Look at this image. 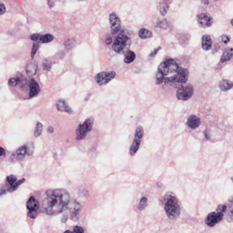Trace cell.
I'll return each mask as SVG.
<instances>
[{"instance_id": "cell-39", "label": "cell", "mask_w": 233, "mask_h": 233, "mask_svg": "<svg viewBox=\"0 0 233 233\" xmlns=\"http://www.w3.org/2000/svg\"><path fill=\"white\" fill-rule=\"evenodd\" d=\"M161 49V47H158L157 49H155L150 55V57H153V56H155L157 54V53L159 51V50Z\"/></svg>"}, {"instance_id": "cell-21", "label": "cell", "mask_w": 233, "mask_h": 233, "mask_svg": "<svg viewBox=\"0 0 233 233\" xmlns=\"http://www.w3.org/2000/svg\"><path fill=\"white\" fill-rule=\"evenodd\" d=\"M136 57V56L135 53L132 51L129 50L124 53V63L127 64H131L134 61Z\"/></svg>"}, {"instance_id": "cell-36", "label": "cell", "mask_w": 233, "mask_h": 233, "mask_svg": "<svg viewBox=\"0 0 233 233\" xmlns=\"http://www.w3.org/2000/svg\"><path fill=\"white\" fill-rule=\"evenodd\" d=\"M41 35L39 34H34L30 36L29 38L33 41H39Z\"/></svg>"}, {"instance_id": "cell-42", "label": "cell", "mask_w": 233, "mask_h": 233, "mask_svg": "<svg viewBox=\"0 0 233 233\" xmlns=\"http://www.w3.org/2000/svg\"><path fill=\"white\" fill-rule=\"evenodd\" d=\"M47 131L49 134H52L54 132L53 128L51 126H49L47 128Z\"/></svg>"}, {"instance_id": "cell-43", "label": "cell", "mask_w": 233, "mask_h": 233, "mask_svg": "<svg viewBox=\"0 0 233 233\" xmlns=\"http://www.w3.org/2000/svg\"><path fill=\"white\" fill-rule=\"evenodd\" d=\"M68 215H67L66 213H65L64 215V216H63V217H62V222H63L64 223L66 222V221H67V219H68Z\"/></svg>"}, {"instance_id": "cell-25", "label": "cell", "mask_w": 233, "mask_h": 233, "mask_svg": "<svg viewBox=\"0 0 233 233\" xmlns=\"http://www.w3.org/2000/svg\"><path fill=\"white\" fill-rule=\"evenodd\" d=\"M54 39V37L50 34H47L44 35H41L39 41L41 43H47L52 41Z\"/></svg>"}, {"instance_id": "cell-29", "label": "cell", "mask_w": 233, "mask_h": 233, "mask_svg": "<svg viewBox=\"0 0 233 233\" xmlns=\"http://www.w3.org/2000/svg\"><path fill=\"white\" fill-rule=\"evenodd\" d=\"M169 6L167 3H164L160 6V13L162 16H164L168 11Z\"/></svg>"}, {"instance_id": "cell-11", "label": "cell", "mask_w": 233, "mask_h": 233, "mask_svg": "<svg viewBox=\"0 0 233 233\" xmlns=\"http://www.w3.org/2000/svg\"><path fill=\"white\" fill-rule=\"evenodd\" d=\"M109 20L111 25V33L113 34H115L120 30L121 28L120 20L116 13H115L110 14Z\"/></svg>"}, {"instance_id": "cell-46", "label": "cell", "mask_w": 233, "mask_h": 233, "mask_svg": "<svg viewBox=\"0 0 233 233\" xmlns=\"http://www.w3.org/2000/svg\"><path fill=\"white\" fill-rule=\"evenodd\" d=\"M64 233H74L73 232L71 231H70V230H68V231H66L65 232H64Z\"/></svg>"}, {"instance_id": "cell-26", "label": "cell", "mask_w": 233, "mask_h": 233, "mask_svg": "<svg viewBox=\"0 0 233 233\" xmlns=\"http://www.w3.org/2000/svg\"><path fill=\"white\" fill-rule=\"evenodd\" d=\"M43 130V125L40 122H37L35 130L34 131V136L36 138L38 137L41 135Z\"/></svg>"}, {"instance_id": "cell-35", "label": "cell", "mask_w": 233, "mask_h": 233, "mask_svg": "<svg viewBox=\"0 0 233 233\" xmlns=\"http://www.w3.org/2000/svg\"><path fill=\"white\" fill-rule=\"evenodd\" d=\"M73 232L74 233H84V230L82 227L75 226L73 228Z\"/></svg>"}, {"instance_id": "cell-10", "label": "cell", "mask_w": 233, "mask_h": 233, "mask_svg": "<svg viewBox=\"0 0 233 233\" xmlns=\"http://www.w3.org/2000/svg\"><path fill=\"white\" fill-rule=\"evenodd\" d=\"M223 218V213L214 211L208 215L204 223L208 227H213L222 220Z\"/></svg>"}, {"instance_id": "cell-44", "label": "cell", "mask_w": 233, "mask_h": 233, "mask_svg": "<svg viewBox=\"0 0 233 233\" xmlns=\"http://www.w3.org/2000/svg\"><path fill=\"white\" fill-rule=\"evenodd\" d=\"M112 42V39L111 38L109 37V38H107L106 40L105 41V43L107 45H110Z\"/></svg>"}, {"instance_id": "cell-34", "label": "cell", "mask_w": 233, "mask_h": 233, "mask_svg": "<svg viewBox=\"0 0 233 233\" xmlns=\"http://www.w3.org/2000/svg\"><path fill=\"white\" fill-rule=\"evenodd\" d=\"M50 63L49 61L46 60L45 62H43V65H42V67H43V69L45 70H50L51 68Z\"/></svg>"}, {"instance_id": "cell-40", "label": "cell", "mask_w": 233, "mask_h": 233, "mask_svg": "<svg viewBox=\"0 0 233 233\" xmlns=\"http://www.w3.org/2000/svg\"><path fill=\"white\" fill-rule=\"evenodd\" d=\"M6 7L3 4H0V15L3 14L6 12Z\"/></svg>"}, {"instance_id": "cell-16", "label": "cell", "mask_w": 233, "mask_h": 233, "mask_svg": "<svg viewBox=\"0 0 233 233\" xmlns=\"http://www.w3.org/2000/svg\"><path fill=\"white\" fill-rule=\"evenodd\" d=\"M40 91V87L38 84L34 79H31L30 84V97H33L38 95Z\"/></svg>"}, {"instance_id": "cell-27", "label": "cell", "mask_w": 233, "mask_h": 233, "mask_svg": "<svg viewBox=\"0 0 233 233\" xmlns=\"http://www.w3.org/2000/svg\"><path fill=\"white\" fill-rule=\"evenodd\" d=\"M25 181H26V180L24 178H23V179L20 180L16 182L14 184L11 186V187L8 189V192H13V191H15L21 184H23Z\"/></svg>"}, {"instance_id": "cell-7", "label": "cell", "mask_w": 233, "mask_h": 233, "mask_svg": "<svg viewBox=\"0 0 233 233\" xmlns=\"http://www.w3.org/2000/svg\"><path fill=\"white\" fill-rule=\"evenodd\" d=\"M116 72L114 71L103 72L95 76V80L99 85H105L116 77Z\"/></svg>"}, {"instance_id": "cell-2", "label": "cell", "mask_w": 233, "mask_h": 233, "mask_svg": "<svg viewBox=\"0 0 233 233\" xmlns=\"http://www.w3.org/2000/svg\"><path fill=\"white\" fill-rule=\"evenodd\" d=\"M165 200V209L169 218L172 219L177 218L181 214V208L176 197L169 194L166 196Z\"/></svg>"}, {"instance_id": "cell-31", "label": "cell", "mask_w": 233, "mask_h": 233, "mask_svg": "<svg viewBox=\"0 0 233 233\" xmlns=\"http://www.w3.org/2000/svg\"><path fill=\"white\" fill-rule=\"evenodd\" d=\"M7 181L8 183L11 185V186L15 184V182H16L17 180V178L16 176L13 175H11L8 176L7 177Z\"/></svg>"}, {"instance_id": "cell-19", "label": "cell", "mask_w": 233, "mask_h": 233, "mask_svg": "<svg viewBox=\"0 0 233 233\" xmlns=\"http://www.w3.org/2000/svg\"><path fill=\"white\" fill-rule=\"evenodd\" d=\"M37 71V65L34 62H30L26 68V74L30 77L34 76Z\"/></svg>"}, {"instance_id": "cell-1", "label": "cell", "mask_w": 233, "mask_h": 233, "mask_svg": "<svg viewBox=\"0 0 233 233\" xmlns=\"http://www.w3.org/2000/svg\"><path fill=\"white\" fill-rule=\"evenodd\" d=\"M47 197L42 202L43 212L49 215L62 213L70 202V194L64 189H49L46 192Z\"/></svg>"}, {"instance_id": "cell-33", "label": "cell", "mask_w": 233, "mask_h": 233, "mask_svg": "<svg viewBox=\"0 0 233 233\" xmlns=\"http://www.w3.org/2000/svg\"><path fill=\"white\" fill-rule=\"evenodd\" d=\"M231 40V37L228 35H224L221 37V41L224 44H227Z\"/></svg>"}, {"instance_id": "cell-4", "label": "cell", "mask_w": 233, "mask_h": 233, "mask_svg": "<svg viewBox=\"0 0 233 233\" xmlns=\"http://www.w3.org/2000/svg\"><path fill=\"white\" fill-rule=\"evenodd\" d=\"M188 76L189 72L187 69L179 68L175 75L169 78H165V81L180 87L186 83Z\"/></svg>"}, {"instance_id": "cell-6", "label": "cell", "mask_w": 233, "mask_h": 233, "mask_svg": "<svg viewBox=\"0 0 233 233\" xmlns=\"http://www.w3.org/2000/svg\"><path fill=\"white\" fill-rule=\"evenodd\" d=\"M143 134L144 131L142 127L141 126L138 127L135 132L134 141L130 150V153L132 156L134 155L139 149Z\"/></svg>"}, {"instance_id": "cell-17", "label": "cell", "mask_w": 233, "mask_h": 233, "mask_svg": "<svg viewBox=\"0 0 233 233\" xmlns=\"http://www.w3.org/2000/svg\"><path fill=\"white\" fill-rule=\"evenodd\" d=\"M212 45V40L210 36L205 35L202 38V47L205 51L209 50Z\"/></svg>"}, {"instance_id": "cell-14", "label": "cell", "mask_w": 233, "mask_h": 233, "mask_svg": "<svg viewBox=\"0 0 233 233\" xmlns=\"http://www.w3.org/2000/svg\"><path fill=\"white\" fill-rule=\"evenodd\" d=\"M26 207L29 211L38 212L40 208L39 202L34 197L32 196L27 202Z\"/></svg>"}, {"instance_id": "cell-24", "label": "cell", "mask_w": 233, "mask_h": 233, "mask_svg": "<svg viewBox=\"0 0 233 233\" xmlns=\"http://www.w3.org/2000/svg\"><path fill=\"white\" fill-rule=\"evenodd\" d=\"M138 36L142 39L152 38L153 36L152 33L150 30L145 28H141L138 32Z\"/></svg>"}, {"instance_id": "cell-38", "label": "cell", "mask_w": 233, "mask_h": 233, "mask_svg": "<svg viewBox=\"0 0 233 233\" xmlns=\"http://www.w3.org/2000/svg\"><path fill=\"white\" fill-rule=\"evenodd\" d=\"M38 212L29 211L28 213V216L31 218L35 219L37 216Z\"/></svg>"}, {"instance_id": "cell-20", "label": "cell", "mask_w": 233, "mask_h": 233, "mask_svg": "<svg viewBox=\"0 0 233 233\" xmlns=\"http://www.w3.org/2000/svg\"><path fill=\"white\" fill-rule=\"evenodd\" d=\"M219 87L221 91H227L232 88L233 83L230 80L223 79L219 83Z\"/></svg>"}, {"instance_id": "cell-22", "label": "cell", "mask_w": 233, "mask_h": 233, "mask_svg": "<svg viewBox=\"0 0 233 233\" xmlns=\"http://www.w3.org/2000/svg\"><path fill=\"white\" fill-rule=\"evenodd\" d=\"M233 56V49H228L225 50L223 54L221 57L220 61L221 63H223L225 62H228L230 61L232 58Z\"/></svg>"}, {"instance_id": "cell-18", "label": "cell", "mask_w": 233, "mask_h": 233, "mask_svg": "<svg viewBox=\"0 0 233 233\" xmlns=\"http://www.w3.org/2000/svg\"><path fill=\"white\" fill-rule=\"evenodd\" d=\"M165 63L168 67L169 72L170 73H175L178 71L179 69V66L173 59H167Z\"/></svg>"}, {"instance_id": "cell-12", "label": "cell", "mask_w": 233, "mask_h": 233, "mask_svg": "<svg viewBox=\"0 0 233 233\" xmlns=\"http://www.w3.org/2000/svg\"><path fill=\"white\" fill-rule=\"evenodd\" d=\"M26 147L25 146L21 147L12 153L9 157V161L11 162H16L23 159L26 155Z\"/></svg>"}, {"instance_id": "cell-5", "label": "cell", "mask_w": 233, "mask_h": 233, "mask_svg": "<svg viewBox=\"0 0 233 233\" xmlns=\"http://www.w3.org/2000/svg\"><path fill=\"white\" fill-rule=\"evenodd\" d=\"M94 122V118L91 117L87 119L83 123L78 125L76 130L77 140H81L85 138L89 132L92 130Z\"/></svg>"}, {"instance_id": "cell-3", "label": "cell", "mask_w": 233, "mask_h": 233, "mask_svg": "<svg viewBox=\"0 0 233 233\" xmlns=\"http://www.w3.org/2000/svg\"><path fill=\"white\" fill-rule=\"evenodd\" d=\"M131 43V39L129 37L120 34L116 37L112 49L117 53L122 54L129 50Z\"/></svg>"}, {"instance_id": "cell-41", "label": "cell", "mask_w": 233, "mask_h": 233, "mask_svg": "<svg viewBox=\"0 0 233 233\" xmlns=\"http://www.w3.org/2000/svg\"><path fill=\"white\" fill-rule=\"evenodd\" d=\"M5 150L3 148L0 147V156H3L5 155Z\"/></svg>"}, {"instance_id": "cell-9", "label": "cell", "mask_w": 233, "mask_h": 233, "mask_svg": "<svg viewBox=\"0 0 233 233\" xmlns=\"http://www.w3.org/2000/svg\"><path fill=\"white\" fill-rule=\"evenodd\" d=\"M196 20L198 25L201 28H206L210 27L214 23V19L208 13H202L197 15Z\"/></svg>"}, {"instance_id": "cell-45", "label": "cell", "mask_w": 233, "mask_h": 233, "mask_svg": "<svg viewBox=\"0 0 233 233\" xmlns=\"http://www.w3.org/2000/svg\"><path fill=\"white\" fill-rule=\"evenodd\" d=\"M5 193V190H4V189H1L0 190V196H1V195H2L3 194H4Z\"/></svg>"}, {"instance_id": "cell-15", "label": "cell", "mask_w": 233, "mask_h": 233, "mask_svg": "<svg viewBox=\"0 0 233 233\" xmlns=\"http://www.w3.org/2000/svg\"><path fill=\"white\" fill-rule=\"evenodd\" d=\"M200 119L195 115H191L188 119L187 125L190 129L195 130L200 125Z\"/></svg>"}, {"instance_id": "cell-13", "label": "cell", "mask_w": 233, "mask_h": 233, "mask_svg": "<svg viewBox=\"0 0 233 233\" xmlns=\"http://www.w3.org/2000/svg\"><path fill=\"white\" fill-rule=\"evenodd\" d=\"M56 106L57 110L61 112H67L68 114H72L73 110L70 108L68 103L63 99H59L56 101Z\"/></svg>"}, {"instance_id": "cell-32", "label": "cell", "mask_w": 233, "mask_h": 233, "mask_svg": "<svg viewBox=\"0 0 233 233\" xmlns=\"http://www.w3.org/2000/svg\"><path fill=\"white\" fill-rule=\"evenodd\" d=\"M8 83L11 86H16L18 84V80L17 78H10L8 81Z\"/></svg>"}, {"instance_id": "cell-23", "label": "cell", "mask_w": 233, "mask_h": 233, "mask_svg": "<svg viewBox=\"0 0 233 233\" xmlns=\"http://www.w3.org/2000/svg\"><path fill=\"white\" fill-rule=\"evenodd\" d=\"M169 73V70L165 62L160 64L158 67L157 73L165 77L168 75Z\"/></svg>"}, {"instance_id": "cell-47", "label": "cell", "mask_w": 233, "mask_h": 233, "mask_svg": "<svg viewBox=\"0 0 233 233\" xmlns=\"http://www.w3.org/2000/svg\"><path fill=\"white\" fill-rule=\"evenodd\" d=\"M232 21H233V20H232H232H231V23L232 25H233V24H232Z\"/></svg>"}, {"instance_id": "cell-8", "label": "cell", "mask_w": 233, "mask_h": 233, "mask_svg": "<svg viewBox=\"0 0 233 233\" xmlns=\"http://www.w3.org/2000/svg\"><path fill=\"white\" fill-rule=\"evenodd\" d=\"M194 93V88L191 85L179 87L176 93L177 99L180 100L187 101L191 99Z\"/></svg>"}, {"instance_id": "cell-30", "label": "cell", "mask_w": 233, "mask_h": 233, "mask_svg": "<svg viewBox=\"0 0 233 233\" xmlns=\"http://www.w3.org/2000/svg\"><path fill=\"white\" fill-rule=\"evenodd\" d=\"M39 47V44H38V43H35L34 42L33 44L32 52H31V57H32V59H33L36 53L37 52V51L38 50Z\"/></svg>"}, {"instance_id": "cell-28", "label": "cell", "mask_w": 233, "mask_h": 233, "mask_svg": "<svg viewBox=\"0 0 233 233\" xmlns=\"http://www.w3.org/2000/svg\"><path fill=\"white\" fill-rule=\"evenodd\" d=\"M148 204V199L146 197H143L140 200V202L138 205V208L140 211L143 210Z\"/></svg>"}, {"instance_id": "cell-37", "label": "cell", "mask_w": 233, "mask_h": 233, "mask_svg": "<svg viewBox=\"0 0 233 233\" xmlns=\"http://www.w3.org/2000/svg\"><path fill=\"white\" fill-rule=\"evenodd\" d=\"M226 208H227V207H226L225 205H222V204L219 205L218 206V207L217 209V212L223 213L225 212V210H226Z\"/></svg>"}]
</instances>
